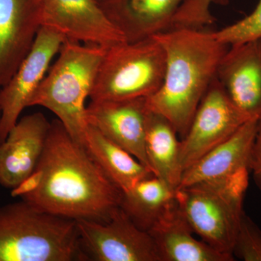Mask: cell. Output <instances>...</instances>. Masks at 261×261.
<instances>
[{
  "label": "cell",
  "mask_w": 261,
  "mask_h": 261,
  "mask_svg": "<svg viewBox=\"0 0 261 261\" xmlns=\"http://www.w3.org/2000/svg\"><path fill=\"white\" fill-rule=\"evenodd\" d=\"M147 110V98L91 101L86 109V119L89 126L149 168L145 151Z\"/></svg>",
  "instance_id": "cell-13"
},
{
  "label": "cell",
  "mask_w": 261,
  "mask_h": 261,
  "mask_svg": "<svg viewBox=\"0 0 261 261\" xmlns=\"http://www.w3.org/2000/svg\"><path fill=\"white\" fill-rule=\"evenodd\" d=\"M216 78L249 121L261 118V38L229 46Z\"/></svg>",
  "instance_id": "cell-12"
},
{
  "label": "cell",
  "mask_w": 261,
  "mask_h": 261,
  "mask_svg": "<svg viewBox=\"0 0 261 261\" xmlns=\"http://www.w3.org/2000/svg\"><path fill=\"white\" fill-rule=\"evenodd\" d=\"M65 40L60 33L42 27L28 55L8 83L0 88V143L4 142L24 109L29 108L33 94Z\"/></svg>",
  "instance_id": "cell-9"
},
{
  "label": "cell",
  "mask_w": 261,
  "mask_h": 261,
  "mask_svg": "<svg viewBox=\"0 0 261 261\" xmlns=\"http://www.w3.org/2000/svg\"><path fill=\"white\" fill-rule=\"evenodd\" d=\"M185 0H107L99 3L127 42L154 37L172 27Z\"/></svg>",
  "instance_id": "cell-15"
},
{
  "label": "cell",
  "mask_w": 261,
  "mask_h": 261,
  "mask_svg": "<svg viewBox=\"0 0 261 261\" xmlns=\"http://www.w3.org/2000/svg\"><path fill=\"white\" fill-rule=\"evenodd\" d=\"M148 232L153 239L161 261H233L232 255L222 253L195 238L176 198Z\"/></svg>",
  "instance_id": "cell-17"
},
{
  "label": "cell",
  "mask_w": 261,
  "mask_h": 261,
  "mask_svg": "<svg viewBox=\"0 0 261 261\" xmlns=\"http://www.w3.org/2000/svg\"><path fill=\"white\" fill-rule=\"evenodd\" d=\"M42 27L68 40L105 48L126 41L97 0H43Z\"/></svg>",
  "instance_id": "cell-10"
},
{
  "label": "cell",
  "mask_w": 261,
  "mask_h": 261,
  "mask_svg": "<svg viewBox=\"0 0 261 261\" xmlns=\"http://www.w3.org/2000/svg\"><path fill=\"white\" fill-rule=\"evenodd\" d=\"M86 260L75 220L22 200L0 207V261Z\"/></svg>",
  "instance_id": "cell-4"
},
{
  "label": "cell",
  "mask_w": 261,
  "mask_h": 261,
  "mask_svg": "<svg viewBox=\"0 0 261 261\" xmlns=\"http://www.w3.org/2000/svg\"><path fill=\"white\" fill-rule=\"evenodd\" d=\"M75 222L86 260L161 261L148 231L139 228L121 207L106 222L83 219Z\"/></svg>",
  "instance_id": "cell-7"
},
{
  "label": "cell",
  "mask_w": 261,
  "mask_h": 261,
  "mask_svg": "<svg viewBox=\"0 0 261 261\" xmlns=\"http://www.w3.org/2000/svg\"><path fill=\"white\" fill-rule=\"evenodd\" d=\"M229 0H185L173 18V28L203 29L214 23L211 14L213 4L225 5Z\"/></svg>",
  "instance_id": "cell-21"
},
{
  "label": "cell",
  "mask_w": 261,
  "mask_h": 261,
  "mask_svg": "<svg viewBox=\"0 0 261 261\" xmlns=\"http://www.w3.org/2000/svg\"><path fill=\"white\" fill-rule=\"evenodd\" d=\"M214 34L218 40L228 46L261 38V0L250 15L237 23L214 32Z\"/></svg>",
  "instance_id": "cell-22"
},
{
  "label": "cell",
  "mask_w": 261,
  "mask_h": 261,
  "mask_svg": "<svg viewBox=\"0 0 261 261\" xmlns=\"http://www.w3.org/2000/svg\"><path fill=\"white\" fill-rule=\"evenodd\" d=\"M51 122L42 113L19 118L0 143V185L13 191L34 174L42 156Z\"/></svg>",
  "instance_id": "cell-11"
},
{
  "label": "cell",
  "mask_w": 261,
  "mask_h": 261,
  "mask_svg": "<svg viewBox=\"0 0 261 261\" xmlns=\"http://www.w3.org/2000/svg\"><path fill=\"white\" fill-rule=\"evenodd\" d=\"M0 120H1V111H0Z\"/></svg>",
  "instance_id": "cell-26"
},
{
  "label": "cell",
  "mask_w": 261,
  "mask_h": 261,
  "mask_svg": "<svg viewBox=\"0 0 261 261\" xmlns=\"http://www.w3.org/2000/svg\"><path fill=\"white\" fill-rule=\"evenodd\" d=\"M106 49L66 39L29 102V107L41 106L54 113L72 138L83 147L88 128L86 101Z\"/></svg>",
  "instance_id": "cell-3"
},
{
  "label": "cell",
  "mask_w": 261,
  "mask_h": 261,
  "mask_svg": "<svg viewBox=\"0 0 261 261\" xmlns=\"http://www.w3.org/2000/svg\"><path fill=\"white\" fill-rule=\"evenodd\" d=\"M249 174V170L244 169L228 178L176 190L178 207L195 234L215 250L232 256L233 244L245 213L243 204Z\"/></svg>",
  "instance_id": "cell-5"
},
{
  "label": "cell",
  "mask_w": 261,
  "mask_h": 261,
  "mask_svg": "<svg viewBox=\"0 0 261 261\" xmlns=\"http://www.w3.org/2000/svg\"><path fill=\"white\" fill-rule=\"evenodd\" d=\"M178 136L172 124L164 116L147 110L145 151L149 168L154 176L173 190L179 187L184 173Z\"/></svg>",
  "instance_id": "cell-18"
},
{
  "label": "cell",
  "mask_w": 261,
  "mask_h": 261,
  "mask_svg": "<svg viewBox=\"0 0 261 261\" xmlns=\"http://www.w3.org/2000/svg\"><path fill=\"white\" fill-rule=\"evenodd\" d=\"M12 195L56 216L106 222L122 192L57 118L34 174Z\"/></svg>",
  "instance_id": "cell-1"
},
{
  "label": "cell",
  "mask_w": 261,
  "mask_h": 261,
  "mask_svg": "<svg viewBox=\"0 0 261 261\" xmlns=\"http://www.w3.org/2000/svg\"><path fill=\"white\" fill-rule=\"evenodd\" d=\"M257 123L255 120L247 121L231 137L185 170L178 188L223 179L249 170Z\"/></svg>",
  "instance_id": "cell-16"
},
{
  "label": "cell",
  "mask_w": 261,
  "mask_h": 261,
  "mask_svg": "<svg viewBox=\"0 0 261 261\" xmlns=\"http://www.w3.org/2000/svg\"><path fill=\"white\" fill-rule=\"evenodd\" d=\"M248 121L216 77L199 105L186 135L180 140L183 172Z\"/></svg>",
  "instance_id": "cell-8"
},
{
  "label": "cell",
  "mask_w": 261,
  "mask_h": 261,
  "mask_svg": "<svg viewBox=\"0 0 261 261\" xmlns=\"http://www.w3.org/2000/svg\"><path fill=\"white\" fill-rule=\"evenodd\" d=\"M166 55L154 37L107 48L91 92V101L148 98L162 85Z\"/></svg>",
  "instance_id": "cell-6"
},
{
  "label": "cell",
  "mask_w": 261,
  "mask_h": 261,
  "mask_svg": "<svg viewBox=\"0 0 261 261\" xmlns=\"http://www.w3.org/2000/svg\"><path fill=\"white\" fill-rule=\"evenodd\" d=\"M249 172L261 192V118L257 121L256 134L252 146Z\"/></svg>",
  "instance_id": "cell-24"
},
{
  "label": "cell",
  "mask_w": 261,
  "mask_h": 261,
  "mask_svg": "<svg viewBox=\"0 0 261 261\" xmlns=\"http://www.w3.org/2000/svg\"><path fill=\"white\" fill-rule=\"evenodd\" d=\"M233 256L243 261H261V230L244 213L234 244Z\"/></svg>",
  "instance_id": "cell-23"
},
{
  "label": "cell",
  "mask_w": 261,
  "mask_h": 261,
  "mask_svg": "<svg viewBox=\"0 0 261 261\" xmlns=\"http://www.w3.org/2000/svg\"><path fill=\"white\" fill-rule=\"evenodd\" d=\"M175 198L176 190L152 175L122 193L120 207L139 228L148 231Z\"/></svg>",
  "instance_id": "cell-20"
},
{
  "label": "cell",
  "mask_w": 261,
  "mask_h": 261,
  "mask_svg": "<svg viewBox=\"0 0 261 261\" xmlns=\"http://www.w3.org/2000/svg\"><path fill=\"white\" fill-rule=\"evenodd\" d=\"M42 12L43 0H0V88L32 49Z\"/></svg>",
  "instance_id": "cell-14"
},
{
  "label": "cell",
  "mask_w": 261,
  "mask_h": 261,
  "mask_svg": "<svg viewBox=\"0 0 261 261\" xmlns=\"http://www.w3.org/2000/svg\"><path fill=\"white\" fill-rule=\"evenodd\" d=\"M84 147L122 193L141 180L154 175L135 156L89 125Z\"/></svg>",
  "instance_id": "cell-19"
},
{
  "label": "cell",
  "mask_w": 261,
  "mask_h": 261,
  "mask_svg": "<svg viewBox=\"0 0 261 261\" xmlns=\"http://www.w3.org/2000/svg\"><path fill=\"white\" fill-rule=\"evenodd\" d=\"M154 37L164 49L166 70L161 87L147 98V107L164 116L181 139L229 46L202 29L173 28Z\"/></svg>",
  "instance_id": "cell-2"
},
{
  "label": "cell",
  "mask_w": 261,
  "mask_h": 261,
  "mask_svg": "<svg viewBox=\"0 0 261 261\" xmlns=\"http://www.w3.org/2000/svg\"><path fill=\"white\" fill-rule=\"evenodd\" d=\"M98 3H104V2L107 1V0H97Z\"/></svg>",
  "instance_id": "cell-25"
}]
</instances>
